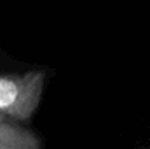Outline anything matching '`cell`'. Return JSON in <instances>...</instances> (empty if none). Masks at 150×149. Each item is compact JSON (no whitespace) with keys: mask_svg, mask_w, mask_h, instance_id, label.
Masks as SVG:
<instances>
[{"mask_svg":"<svg viewBox=\"0 0 150 149\" xmlns=\"http://www.w3.org/2000/svg\"><path fill=\"white\" fill-rule=\"evenodd\" d=\"M44 75L30 72L25 75H0V112L28 119L40 98Z\"/></svg>","mask_w":150,"mask_h":149,"instance_id":"obj_1","label":"cell"}]
</instances>
